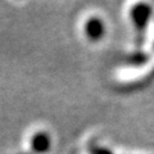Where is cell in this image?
<instances>
[{"label": "cell", "mask_w": 154, "mask_h": 154, "mask_svg": "<svg viewBox=\"0 0 154 154\" xmlns=\"http://www.w3.org/2000/svg\"><path fill=\"white\" fill-rule=\"evenodd\" d=\"M85 30H86V35L91 40H98L104 33V25L99 18H90L85 26Z\"/></svg>", "instance_id": "obj_1"}, {"label": "cell", "mask_w": 154, "mask_h": 154, "mask_svg": "<svg viewBox=\"0 0 154 154\" xmlns=\"http://www.w3.org/2000/svg\"><path fill=\"white\" fill-rule=\"evenodd\" d=\"M32 149L35 152H45L49 149V137L46 136L44 132L37 134L36 136L32 137Z\"/></svg>", "instance_id": "obj_3"}, {"label": "cell", "mask_w": 154, "mask_h": 154, "mask_svg": "<svg viewBox=\"0 0 154 154\" xmlns=\"http://www.w3.org/2000/svg\"><path fill=\"white\" fill-rule=\"evenodd\" d=\"M149 14H150V9H149V7L144 5V4H139V5L135 7L131 12L132 21L135 22V25L140 28L144 27V25L146 23Z\"/></svg>", "instance_id": "obj_2"}]
</instances>
